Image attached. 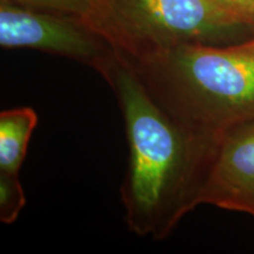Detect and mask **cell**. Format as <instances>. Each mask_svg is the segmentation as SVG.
I'll list each match as a JSON object with an SVG mask.
<instances>
[{
    "mask_svg": "<svg viewBox=\"0 0 254 254\" xmlns=\"http://www.w3.org/2000/svg\"><path fill=\"white\" fill-rule=\"evenodd\" d=\"M100 75L116 95L125 124L128 158L120 195L127 227L139 237L166 239L199 206L218 133L177 119L118 53Z\"/></svg>",
    "mask_w": 254,
    "mask_h": 254,
    "instance_id": "obj_1",
    "label": "cell"
},
{
    "mask_svg": "<svg viewBox=\"0 0 254 254\" xmlns=\"http://www.w3.org/2000/svg\"><path fill=\"white\" fill-rule=\"evenodd\" d=\"M125 60L155 99L193 128L217 134L254 119V60L232 45L183 44Z\"/></svg>",
    "mask_w": 254,
    "mask_h": 254,
    "instance_id": "obj_2",
    "label": "cell"
},
{
    "mask_svg": "<svg viewBox=\"0 0 254 254\" xmlns=\"http://www.w3.org/2000/svg\"><path fill=\"white\" fill-rule=\"evenodd\" d=\"M129 62L183 44H209L239 28L208 0H93L81 19Z\"/></svg>",
    "mask_w": 254,
    "mask_h": 254,
    "instance_id": "obj_3",
    "label": "cell"
},
{
    "mask_svg": "<svg viewBox=\"0 0 254 254\" xmlns=\"http://www.w3.org/2000/svg\"><path fill=\"white\" fill-rule=\"evenodd\" d=\"M0 45L33 49L103 72L116 51L80 19L0 0Z\"/></svg>",
    "mask_w": 254,
    "mask_h": 254,
    "instance_id": "obj_4",
    "label": "cell"
},
{
    "mask_svg": "<svg viewBox=\"0 0 254 254\" xmlns=\"http://www.w3.org/2000/svg\"><path fill=\"white\" fill-rule=\"evenodd\" d=\"M202 204L254 217V119L215 136L198 195Z\"/></svg>",
    "mask_w": 254,
    "mask_h": 254,
    "instance_id": "obj_5",
    "label": "cell"
},
{
    "mask_svg": "<svg viewBox=\"0 0 254 254\" xmlns=\"http://www.w3.org/2000/svg\"><path fill=\"white\" fill-rule=\"evenodd\" d=\"M38 124L31 107L5 110L0 113V171L19 174L28 142Z\"/></svg>",
    "mask_w": 254,
    "mask_h": 254,
    "instance_id": "obj_6",
    "label": "cell"
},
{
    "mask_svg": "<svg viewBox=\"0 0 254 254\" xmlns=\"http://www.w3.org/2000/svg\"><path fill=\"white\" fill-rule=\"evenodd\" d=\"M26 205L19 174L0 171V221L9 225L17 220Z\"/></svg>",
    "mask_w": 254,
    "mask_h": 254,
    "instance_id": "obj_7",
    "label": "cell"
},
{
    "mask_svg": "<svg viewBox=\"0 0 254 254\" xmlns=\"http://www.w3.org/2000/svg\"><path fill=\"white\" fill-rule=\"evenodd\" d=\"M228 24L237 28H254V0H208Z\"/></svg>",
    "mask_w": 254,
    "mask_h": 254,
    "instance_id": "obj_8",
    "label": "cell"
},
{
    "mask_svg": "<svg viewBox=\"0 0 254 254\" xmlns=\"http://www.w3.org/2000/svg\"><path fill=\"white\" fill-rule=\"evenodd\" d=\"M26 7L71 15L78 19L85 17L93 0H9Z\"/></svg>",
    "mask_w": 254,
    "mask_h": 254,
    "instance_id": "obj_9",
    "label": "cell"
},
{
    "mask_svg": "<svg viewBox=\"0 0 254 254\" xmlns=\"http://www.w3.org/2000/svg\"><path fill=\"white\" fill-rule=\"evenodd\" d=\"M234 49L239 51V52H243L244 55L249 56L250 58L254 60V39L247 40L245 43L236 44V45H232Z\"/></svg>",
    "mask_w": 254,
    "mask_h": 254,
    "instance_id": "obj_10",
    "label": "cell"
}]
</instances>
